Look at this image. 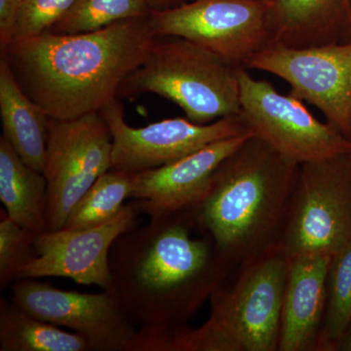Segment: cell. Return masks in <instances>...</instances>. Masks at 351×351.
<instances>
[{
  "label": "cell",
  "instance_id": "cell-17",
  "mask_svg": "<svg viewBox=\"0 0 351 351\" xmlns=\"http://www.w3.org/2000/svg\"><path fill=\"white\" fill-rule=\"evenodd\" d=\"M0 117L4 138L27 165L43 172L50 117L25 93L0 57Z\"/></svg>",
  "mask_w": 351,
  "mask_h": 351
},
{
  "label": "cell",
  "instance_id": "cell-28",
  "mask_svg": "<svg viewBox=\"0 0 351 351\" xmlns=\"http://www.w3.org/2000/svg\"><path fill=\"white\" fill-rule=\"evenodd\" d=\"M341 43H351V17L350 23H348V29H346L345 32V36H343Z\"/></svg>",
  "mask_w": 351,
  "mask_h": 351
},
{
  "label": "cell",
  "instance_id": "cell-24",
  "mask_svg": "<svg viewBox=\"0 0 351 351\" xmlns=\"http://www.w3.org/2000/svg\"><path fill=\"white\" fill-rule=\"evenodd\" d=\"M76 0H25L17 15L12 40H24L52 31Z\"/></svg>",
  "mask_w": 351,
  "mask_h": 351
},
{
  "label": "cell",
  "instance_id": "cell-27",
  "mask_svg": "<svg viewBox=\"0 0 351 351\" xmlns=\"http://www.w3.org/2000/svg\"><path fill=\"white\" fill-rule=\"evenodd\" d=\"M338 351H351V322L339 343Z\"/></svg>",
  "mask_w": 351,
  "mask_h": 351
},
{
  "label": "cell",
  "instance_id": "cell-3",
  "mask_svg": "<svg viewBox=\"0 0 351 351\" xmlns=\"http://www.w3.org/2000/svg\"><path fill=\"white\" fill-rule=\"evenodd\" d=\"M299 170V164L250 136L221 162L189 210L237 267L278 243Z\"/></svg>",
  "mask_w": 351,
  "mask_h": 351
},
{
  "label": "cell",
  "instance_id": "cell-8",
  "mask_svg": "<svg viewBox=\"0 0 351 351\" xmlns=\"http://www.w3.org/2000/svg\"><path fill=\"white\" fill-rule=\"evenodd\" d=\"M240 117L253 137L299 164L351 152V141L308 112L295 95L276 91L271 83L255 80L240 68Z\"/></svg>",
  "mask_w": 351,
  "mask_h": 351
},
{
  "label": "cell",
  "instance_id": "cell-18",
  "mask_svg": "<svg viewBox=\"0 0 351 351\" xmlns=\"http://www.w3.org/2000/svg\"><path fill=\"white\" fill-rule=\"evenodd\" d=\"M0 200L9 218L31 232H47L48 186L43 172L23 160L0 137Z\"/></svg>",
  "mask_w": 351,
  "mask_h": 351
},
{
  "label": "cell",
  "instance_id": "cell-26",
  "mask_svg": "<svg viewBox=\"0 0 351 351\" xmlns=\"http://www.w3.org/2000/svg\"><path fill=\"white\" fill-rule=\"evenodd\" d=\"M144 1L149 11L154 12V11L167 10V9L182 5L191 0H144Z\"/></svg>",
  "mask_w": 351,
  "mask_h": 351
},
{
  "label": "cell",
  "instance_id": "cell-14",
  "mask_svg": "<svg viewBox=\"0 0 351 351\" xmlns=\"http://www.w3.org/2000/svg\"><path fill=\"white\" fill-rule=\"evenodd\" d=\"M250 136L218 141L174 162L133 173L131 199L147 217L195 206L206 193L219 166Z\"/></svg>",
  "mask_w": 351,
  "mask_h": 351
},
{
  "label": "cell",
  "instance_id": "cell-29",
  "mask_svg": "<svg viewBox=\"0 0 351 351\" xmlns=\"http://www.w3.org/2000/svg\"><path fill=\"white\" fill-rule=\"evenodd\" d=\"M263 1H271V0H263Z\"/></svg>",
  "mask_w": 351,
  "mask_h": 351
},
{
  "label": "cell",
  "instance_id": "cell-2",
  "mask_svg": "<svg viewBox=\"0 0 351 351\" xmlns=\"http://www.w3.org/2000/svg\"><path fill=\"white\" fill-rule=\"evenodd\" d=\"M149 16L80 34L47 32L0 51L25 93L50 119L101 112L156 41Z\"/></svg>",
  "mask_w": 351,
  "mask_h": 351
},
{
  "label": "cell",
  "instance_id": "cell-4",
  "mask_svg": "<svg viewBox=\"0 0 351 351\" xmlns=\"http://www.w3.org/2000/svg\"><path fill=\"white\" fill-rule=\"evenodd\" d=\"M289 258L278 244L237 265L210 299L209 319L154 336L133 351H278Z\"/></svg>",
  "mask_w": 351,
  "mask_h": 351
},
{
  "label": "cell",
  "instance_id": "cell-9",
  "mask_svg": "<svg viewBox=\"0 0 351 351\" xmlns=\"http://www.w3.org/2000/svg\"><path fill=\"white\" fill-rule=\"evenodd\" d=\"M112 167V137L100 112L50 119L43 174L48 186V230L64 228L77 201Z\"/></svg>",
  "mask_w": 351,
  "mask_h": 351
},
{
  "label": "cell",
  "instance_id": "cell-10",
  "mask_svg": "<svg viewBox=\"0 0 351 351\" xmlns=\"http://www.w3.org/2000/svg\"><path fill=\"white\" fill-rule=\"evenodd\" d=\"M245 69L282 78L293 95L317 108L351 141V43L306 48L272 44L254 55Z\"/></svg>",
  "mask_w": 351,
  "mask_h": 351
},
{
  "label": "cell",
  "instance_id": "cell-20",
  "mask_svg": "<svg viewBox=\"0 0 351 351\" xmlns=\"http://www.w3.org/2000/svg\"><path fill=\"white\" fill-rule=\"evenodd\" d=\"M133 173L110 169L101 176L77 201L64 228L85 230L103 225L120 213L131 199Z\"/></svg>",
  "mask_w": 351,
  "mask_h": 351
},
{
  "label": "cell",
  "instance_id": "cell-11",
  "mask_svg": "<svg viewBox=\"0 0 351 351\" xmlns=\"http://www.w3.org/2000/svg\"><path fill=\"white\" fill-rule=\"evenodd\" d=\"M100 113L112 133V169L128 173L161 167L212 143L251 135L240 114L223 117L208 124L176 117L135 128L127 123L119 99Z\"/></svg>",
  "mask_w": 351,
  "mask_h": 351
},
{
  "label": "cell",
  "instance_id": "cell-13",
  "mask_svg": "<svg viewBox=\"0 0 351 351\" xmlns=\"http://www.w3.org/2000/svg\"><path fill=\"white\" fill-rule=\"evenodd\" d=\"M140 214L133 200L103 225L85 230H47L36 235L34 256L20 270L19 278L64 277L108 291L112 282L110 249L122 233L138 223Z\"/></svg>",
  "mask_w": 351,
  "mask_h": 351
},
{
  "label": "cell",
  "instance_id": "cell-19",
  "mask_svg": "<svg viewBox=\"0 0 351 351\" xmlns=\"http://www.w3.org/2000/svg\"><path fill=\"white\" fill-rule=\"evenodd\" d=\"M89 343L39 319L8 300L0 299V351H87Z\"/></svg>",
  "mask_w": 351,
  "mask_h": 351
},
{
  "label": "cell",
  "instance_id": "cell-25",
  "mask_svg": "<svg viewBox=\"0 0 351 351\" xmlns=\"http://www.w3.org/2000/svg\"><path fill=\"white\" fill-rule=\"evenodd\" d=\"M25 0H0V51L12 40L14 25Z\"/></svg>",
  "mask_w": 351,
  "mask_h": 351
},
{
  "label": "cell",
  "instance_id": "cell-16",
  "mask_svg": "<svg viewBox=\"0 0 351 351\" xmlns=\"http://www.w3.org/2000/svg\"><path fill=\"white\" fill-rule=\"evenodd\" d=\"M351 17V0H271L272 44L292 48L341 43Z\"/></svg>",
  "mask_w": 351,
  "mask_h": 351
},
{
  "label": "cell",
  "instance_id": "cell-5",
  "mask_svg": "<svg viewBox=\"0 0 351 351\" xmlns=\"http://www.w3.org/2000/svg\"><path fill=\"white\" fill-rule=\"evenodd\" d=\"M239 69L188 39L157 36L143 63L122 82L119 98L158 95L191 121L211 123L239 114Z\"/></svg>",
  "mask_w": 351,
  "mask_h": 351
},
{
  "label": "cell",
  "instance_id": "cell-22",
  "mask_svg": "<svg viewBox=\"0 0 351 351\" xmlns=\"http://www.w3.org/2000/svg\"><path fill=\"white\" fill-rule=\"evenodd\" d=\"M151 11L144 0H76L54 27L53 34H87L129 19L147 17Z\"/></svg>",
  "mask_w": 351,
  "mask_h": 351
},
{
  "label": "cell",
  "instance_id": "cell-23",
  "mask_svg": "<svg viewBox=\"0 0 351 351\" xmlns=\"http://www.w3.org/2000/svg\"><path fill=\"white\" fill-rule=\"evenodd\" d=\"M36 233L25 230L0 212V288L19 278L20 270L34 256Z\"/></svg>",
  "mask_w": 351,
  "mask_h": 351
},
{
  "label": "cell",
  "instance_id": "cell-12",
  "mask_svg": "<svg viewBox=\"0 0 351 351\" xmlns=\"http://www.w3.org/2000/svg\"><path fill=\"white\" fill-rule=\"evenodd\" d=\"M11 301L32 315L82 335L94 351H128L137 328L112 293L64 291L36 278H19L11 285Z\"/></svg>",
  "mask_w": 351,
  "mask_h": 351
},
{
  "label": "cell",
  "instance_id": "cell-1",
  "mask_svg": "<svg viewBox=\"0 0 351 351\" xmlns=\"http://www.w3.org/2000/svg\"><path fill=\"white\" fill-rule=\"evenodd\" d=\"M149 218L122 233L110 252L108 292L138 336L188 326L237 267L191 210Z\"/></svg>",
  "mask_w": 351,
  "mask_h": 351
},
{
  "label": "cell",
  "instance_id": "cell-7",
  "mask_svg": "<svg viewBox=\"0 0 351 351\" xmlns=\"http://www.w3.org/2000/svg\"><path fill=\"white\" fill-rule=\"evenodd\" d=\"M269 7L263 0H191L151 12L149 21L158 38L188 39L245 69L254 55L272 45Z\"/></svg>",
  "mask_w": 351,
  "mask_h": 351
},
{
  "label": "cell",
  "instance_id": "cell-6",
  "mask_svg": "<svg viewBox=\"0 0 351 351\" xmlns=\"http://www.w3.org/2000/svg\"><path fill=\"white\" fill-rule=\"evenodd\" d=\"M351 240V152L300 165L278 246L332 256Z\"/></svg>",
  "mask_w": 351,
  "mask_h": 351
},
{
  "label": "cell",
  "instance_id": "cell-21",
  "mask_svg": "<svg viewBox=\"0 0 351 351\" xmlns=\"http://www.w3.org/2000/svg\"><path fill=\"white\" fill-rule=\"evenodd\" d=\"M351 322V240L332 256L317 351H338Z\"/></svg>",
  "mask_w": 351,
  "mask_h": 351
},
{
  "label": "cell",
  "instance_id": "cell-15",
  "mask_svg": "<svg viewBox=\"0 0 351 351\" xmlns=\"http://www.w3.org/2000/svg\"><path fill=\"white\" fill-rule=\"evenodd\" d=\"M331 258L326 254L288 258L278 351H317Z\"/></svg>",
  "mask_w": 351,
  "mask_h": 351
}]
</instances>
